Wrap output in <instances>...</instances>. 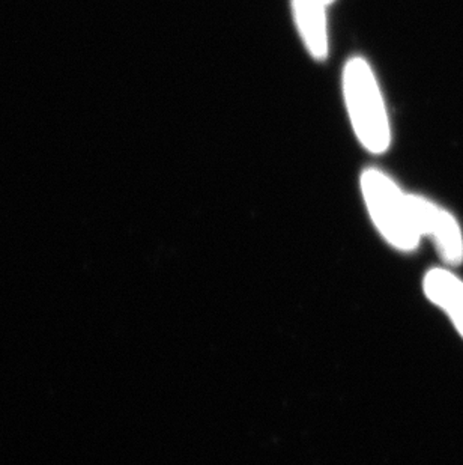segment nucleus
<instances>
[{"instance_id":"obj_1","label":"nucleus","mask_w":463,"mask_h":465,"mask_svg":"<svg viewBox=\"0 0 463 465\" xmlns=\"http://www.w3.org/2000/svg\"><path fill=\"white\" fill-rule=\"evenodd\" d=\"M343 93L350 123L361 145L371 154H382L391 142L389 114L375 74L361 57H352L346 64Z\"/></svg>"},{"instance_id":"obj_2","label":"nucleus","mask_w":463,"mask_h":465,"mask_svg":"<svg viewBox=\"0 0 463 465\" xmlns=\"http://www.w3.org/2000/svg\"><path fill=\"white\" fill-rule=\"evenodd\" d=\"M361 189L371 217L384 237L402 251L416 249L421 233L409 196H405L391 178L376 169L364 172Z\"/></svg>"},{"instance_id":"obj_3","label":"nucleus","mask_w":463,"mask_h":465,"mask_svg":"<svg viewBox=\"0 0 463 465\" xmlns=\"http://www.w3.org/2000/svg\"><path fill=\"white\" fill-rule=\"evenodd\" d=\"M419 233H426L437 244L438 252L448 263L463 261V238L459 224L447 211L419 196H409Z\"/></svg>"},{"instance_id":"obj_4","label":"nucleus","mask_w":463,"mask_h":465,"mask_svg":"<svg viewBox=\"0 0 463 465\" xmlns=\"http://www.w3.org/2000/svg\"><path fill=\"white\" fill-rule=\"evenodd\" d=\"M324 0H292L293 15L307 50L316 59L328 54L327 15Z\"/></svg>"},{"instance_id":"obj_5","label":"nucleus","mask_w":463,"mask_h":465,"mask_svg":"<svg viewBox=\"0 0 463 465\" xmlns=\"http://www.w3.org/2000/svg\"><path fill=\"white\" fill-rule=\"evenodd\" d=\"M424 291L433 303L448 313L463 336V282L446 270H432L424 279Z\"/></svg>"},{"instance_id":"obj_6","label":"nucleus","mask_w":463,"mask_h":465,"mask_svg":"<svg viewBox=\"0 0 463 465\" xmlns=\"http://www.w3.org/2000/svg\"><path fill=\"white\" fill-rule=\"evenodd\" d=\"M325 4L330 5L331 2H334V0H324Z\"/></svg>"}]
</instances>
